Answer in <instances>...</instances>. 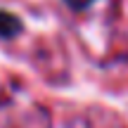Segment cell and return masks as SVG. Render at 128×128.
<instances>
[{"label":"cell","mask_w":128,"mask_h":128,"mask_svg":"<svg viewBox=\"0 0 128 128\" xmlns=\"http://www.w3.org/2000/svg\"><path fill=\"white\" fill-rule=\"evenodd\" d=\"M64 2L69 5L71 10H76V12H81V10H86V7H90L95 0H64Z\"/></svg>","instance_id":"7a4b0ae2"},{"label":"cell","mask_w":128,"mask_h":128,"mask_svg":"<svg viewBox=\"0 0 128 128\" xmlns=\"http://www.w3.org/2000/svg\"><path fill=\"white\" fill-rule=\"evenodd\" d=\"M22 33V22H19L17 17H14L12 12H5V10H0V38H14Z\"/></svg>","instance_id":"6da1fadb"}]
</instances>
